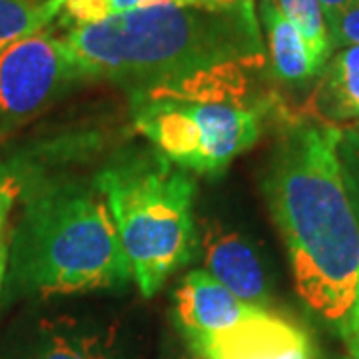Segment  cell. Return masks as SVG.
Returning <instances> with one entry per match:
<instances>
[{
	"mask_svg": "<svg viewBox=\"0 0 359 359\" xmlns=\"http://www.w3.org/2000/svg\"><path fill=\"white\" fill-rule=\"evenodd\" d=\"M332 50L341 46H359V2L346 8L327 22Z\"/></svg>",
	"mask_w": 359,
	"mask_h": 359,
	"instance_id": "cell-17",
	"label": "cell"
},
{
	"mask_svg": "<svg viewBox=\"0 0 359 359\" xmlns=\"http://www.w3.org/2000/svg\"><path fill=\"white\" fill-rule=\"evenodd\" d=\"M339 162L344 170L347 192L359 219V132L353 126L341 130L339 138Z\"/></svg>",
	"mask_w": 359,
	"mask_h": 359,
	"instance_id": "cell-16",
	"label": "cell"
},
{
	"mask_svg": "<svg viewBox=\"0 0 359 359\" xmlns=\"http://www.w3.org/2000/svg\"><path fill=\"white\" fill-rule=\"evenodd\" d=\"M94 180L112 214L132 280L152 297L196 250L192 176L152 150L116 158Z\"/></svg>",
	"mask_w": 359,
	"mask_h": 359,
	"instance_id": "cell-5",
	"label": "cell"
},
{
	"mask_svg": "<svg viewBox=\"0 0 359 359\" xmlns=\"http://www.w3.org/2000/svg\"><path fill=\"white\" fill-rule=\"evenodd\" d=\"M339 359H351V358H349V355H346V358H339Z\"/></svg>",
	"mask_w": 359,
	"mask_h": 359,
	"instance_id": "cell-24",
	"label": "cell"
},
{
	"mask_svg": "<svg viewBox=\"0 0 359 359\" xmlns=\"http://www.w3.org/2000/svg\"><path fill=\"white\" fill-rule=\"evenodd\" d=\"M339 138L341 128L325 120H287L264 172L295 292L337 332L359 302V219L344 180Z\"/></svg>",
	"mask_w": 359,
	"mask_h": 359,
	"instance_id": "cell-1",
	"label": "cell"
},
{
	"mask_svg": "<svg viewBox=\"0 0 359 359\" xmlns=\"http://www.w3.org/2000/svg\"><path fill=\"white\" fill-rule=\"evenodd\" d=\"M256 309L244 304L204 269L184 276L174 295V313L186 337L216 334L250 318Z\"/></svg>",
	"mask_w": 359,
	"mask_h": 359,
	"instance_id": "cell-9",
	"label": "cell"
},
{
	"mask_svg": "<svg viewBox=\"0 0 359 359\" xmlns=\"http://www.w3.org/2000/svg\"><path fill=\"white\" fill-rule=\"evenodd\" d=\"M257 66L228 65L198 76L132 92L134 126L156 152L186 172L216 176L262 136L252 98Z\"/></svg>",
	"mask_w": 359,
	"mask_h": 359,
	"instance_id": "cell-4",
	"label": "cell"
},
{
	"mask_svg": "<svg viewBox=\"0 0 359 359\" xmlns=\"http://www.w3.org/2000/svg\"><path fill=\"white\" fill-rule=\"evenodd\" d=\"M44 176L34 158L16 156L0 162V233L13 214L14 205L18 204L28 188Z\"/></svg>",
	"mask_w": 359,
	"mask_h": 359,
	"instance_id": "cell-15",
	"label": "cell"
},
{
	"mask_svg": "<svg viewBox=\"0 0 359 359\" xmlns=\"http://www.w3.org/2000/svg\"><path fill=\"white\" fill-rule=\"evenodd\" d=\"M355 2H359V0H320L325 22H330L332 18H335L339 13H344L349 6H353Z\"/></svg>",
	"mask_w": 359,
	"mask_h": 359,
	"instance_id": "cell-19",
	"label": "cell"
},
{
	"mask_svg": "<svg viewBox=\"0 0 359 359\" xmlns=\"http://www.w3.org/2000/svg\"><path fill=\"white\" fill-rule=\"evenodd\" d=\"M76 80L62 40L48 28L0 52V142L44 112Z\"/></svg>",
	"mask_w": 359,
	"mask_h": 359,
	"instance_id": "cell-6",
	"label": "cell"
},
{
	"mask_svg": "<svg viewBox=\"0 0 359 359\" xmlns=\"http://www.w3.org/2000/svg\"><path fill=\"white\" fill-rule=\"evenodd\" d=\"M16 285L42 297L122 287L132 280L96 180L40 176L22 198L8 242Z\"/></svg>",
	"mask_w": 359,
	"mask_h": 359,
	"instance_id": "cell-3",
	"label": "cell"
},
{
	"mask_svg": "<svg viewBox=\"0 0 359 359\" xmlns=\"http://www.w3.org/2000/svg\"><path fill=\"white\" fill-rule=\"evenodd\" d=\"M353 128H355L359 132V122H358V124H355V126H353Z\"/></svg>",
	"mask_w": 359,
	"mask_h": 359,
	"instance_id": "cell-23",
	"label": "cell"
},
{
	"mask_svg": "<svg viewBox=\"0 0 359 359\" xmlns=\"http://www.w3.org/2000/svg\"><path fill=\"white\" fill-rule=\"evenodd\" d=\"M245 2H254V0H231V4H245Z\"/></svg>",
	"mask_w": 359,
	"mask_h": 359,
	"instance_id": "cell-22",
	"label": "cell"
},
{
	"mask_svg": "<svg viewBox=\"0 0 359 359\" xmlns=\"http://www.w3.org/2000/svg\"><path fill=\"white\" fill-rule=\"evenodd\" d=\"M280 13L295 26L308 46L311 62L318 74L323 72L332 56V42L327 32V22L321 11L320 0H273Z\"/></svg>",
	"mask_w": 359,
	"mask_h": 359,
	"instance_id": "cell-14",
	"label": "cell"
},
{
	"mask_svg": "<svg viewBox=\"0 0 359 359\" xmlns=\"http://www.w3.org/2000/svg\"><path fill=\"white\" fill-rule=\"evenodd\" d=\"M25 359H118L114 337L72 320L48 321Z\"/></svg>",
	"mask_w": 359,
	"mask_h": 359,
	"instance_id": "cell-11",
	"label": "cell"
},
{
	"mask_svg": "<svg viewBox=\"0 0 359 359\" xmlns=\"http://www.w3.org/2000/svg\"><path fill=\"white\" fill-rule=\"evenodd\" d=\"M321 74V112L335 120L359 122V46H341Z\"/></svg>",
	"mask_w": 359,
	"mask_h": 359,
	"instance_id": "cell-12",
	"label": "cell"
},
{
	"mask_svg": "<svg viewBox=\"0 0 359 359\" xmlns=\"http://www.w3.org/2000/svg\"><path fill=\"white\" fill-rule=\"evenodd\" d=\"M8 238L6 233L2 231L0 233V292H2V283L6 278V269H8Z\"/></svg>",
	"mask_w": 359,
	"mask_h": 359,
	"instance_id": "cell-20",
	"label": "cell"
},
{
	"mask_svg": "<svg viewBox=\"0 0 359 359\" xmlns=\"http://www.w3.org/2000/svg\"><path fill=\"white\" fill-rule=\"evenodd\" d=\"M204 359H318L309 334L268 308L216 334L188 337Z\"/></svg>",
	"mask_w": 359,
	"mask_h": 359,
	"instance_id": "cell-7",
	"label": "cell"
},
{
	"mask_svg": "<svg viewBox=\"0 0 359 359\" xmlns=\"http://www.w3.org/2000/svg\"><path fill=\"white\" fill-rule=\"evenodd\" d=\"M60 40L80 80H110L132 92L228 65H268L254 2L230 8L160 4L68 28Z\"/></svg>",
	"mask_w": 359,
	"mask_h": 359,
	"instance_id": "cell-2",
	"label": "cell"
},
{
	"mask_svg": "<svg viewBox=\"0 0 359 359\" xmlns=\"http://www.w3.org/2000/svg\"><path fill=\"white\" fill-rule=\"evenodd\" d=\"M60 11L62 0H0V52L46 30Z\"/></svg>",
	"mask_w": 359,
	"mask_h": 359,
	"instance_id": "cell-13",
	"label": "cell"
},
{
	"mask_svg": "<svg viewBox=\"0 0 359 359\" xmlns=\"http://www.w3.org/2000/svg\"><path fill=\"white\" fill-rule=\"evenodd\" d=\"M196 248L202 252L204 271L244 304L268 308L266 269L252 244L216 219H202L196 228Z\"/></svg>",
	"mask_w": 359,
	"mask_h": 359,
	"instance_id": "cell-8",
	"label": "cell"
},
{
	"mask_svg": "<svg viewBox=\"0 0 359 359\" xmlns=\"http://www.w3.org/2000/svg\"><path fill=\"white\" fill-rule=\"evenodd\" d=\"M262 25L268 36V62L273 78L283 84H304L318 76L308 46L295 26L280 13L273 0H262Z\"/></svg>",
	"mask_w": 359,
	"mask_h": 359,
	"instance_id": "cell-10",
	"label": "cell"
},
{
	"mask_svg": "<svg viewBox=\"0 0 359 359\" xmlns=\"http://www.w3.org/2000/svg\"><path fill=\"white\" fill-rule=\"evenodd\" d=\"M339 334L346 339L347 349H349V358L359 359V302L351 311V316L347 318L346 325L341 327Z\"/></svg>",
	"mask_w": 359,
	"mask_h": 359,
	"instance_id": "cell-18",
	"label": "cell"
},
{
	"mask_svg": "<svg viewBox=\"0 0 359 359\" xmlns=\"http://www.w3.org/2000/svg\"><path fill=\"white\" fill-rule=\"evenodd\" d=\"M178 359H204V358H202L200 353H196L192 347H190V349H188L186 353H182V355H180Z\"/></svg>",
	"mask_w": 359,
	"mask_h": 359,
	"instance_id": "cell-21",
	"label": "cell"
}]
</instances>
